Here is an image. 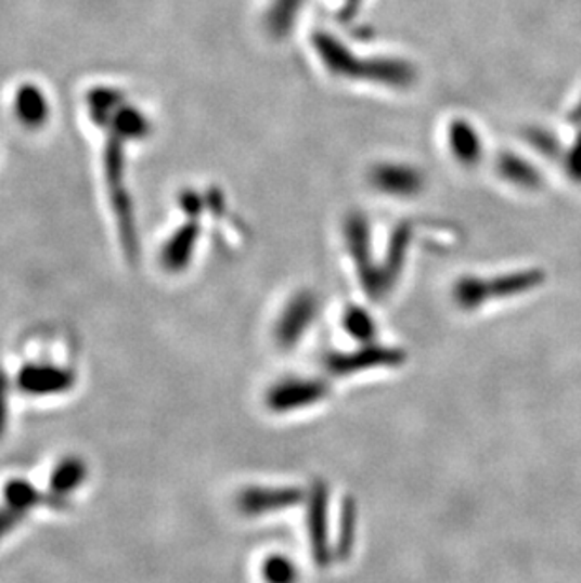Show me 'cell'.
Segmentation results:
<instances>
[{"instance_id":"6","label":"cell","mask_w":581,"mask_h":583,"mask_svg":"<svg viewBox=\"0 0 581 583\" xmlns=\"http://www.w3.org/2000/svg\"><path fill=\"white\" fill-rule=\"evenodd\" d=\"M323 391L320 387L312 386V384H289L287 387L277 389L274 397H272V404L276 409H293V406H300L302 402H312L315 399H320Z\"/></svg>"},{"instance_id":"5","label":"cell","mask_w":581,"mask_h":583,"mask_svg":"<svg viewBox=\"0 0 581 583\" xmlns=\"http://www.w3.org/2000/svg\"><path fill=\"white\" fill-rule=\"evenodd\" d=\"M451 152L463 165H476L480 159L481 142L466 121H455L450 129Z\"/></svg>"},{"instance_id":"11","label":"cell","mask_w":581,"mask_h":583,"mask_svg":"<svg viewBox=\"0 0 581 583\" xmlns=\"http://www.w3.org/2000/svg\"><path fill=\"white\" fill-rule=\"evenodd\" d=\"M193 242H195V233H191V231H185L172 242V246L167 249L168 269L180 270L183 264L188 263L191 249H193Z\"/></svg>"},{"instance_id":"15","label":"cell","mask_w":581,"mask_h":583,"mask_svg":"<svg viewBox=\"0 0 581 583\" xmlns=\"http://www.w3.org/2000/svg\"><path fill=\"white\" fill-rule=\"evenodd\" d=\"M387 355L386 351H376V353H363V355H359V359H363L361 363H359V366H371L376 365V363H387ZM357 363L353 361V359H341V361H335L333 363V366H335V371H351L353 366H356Z\"/></svg>"},{"instance_id":"9","label":"cell","mask_w":581,"mask_h":583,"mask_svg":"<svg viewBox=\"0 0 581 583\" xmlns=\"http://www.w3.org/2000/svg\"><path fill=\"white\" fill-rule=\"evenodd\" d=\"M302 0H276L269 14V29L274 35H285L290 29V23L297 20Z\"/></svg>"},{"instance_id":"1","label":"cell","mask_w":581,"mask_h":583,"mask_svg":"<svg viewBox=\"0 0 581 583\" xmlns=\"http://www.w3.org/2000/svg\"><path fill=\"white\" fill-rule=\"evenodd\" d=\"M313 44H315V50L320 53L321 61L336 76L366 78V80L389 83V86H410L414 80V70L408 63L391 61V59L359 63L357 59H353L356 55H351L338 40L328 37L325 33L315 35Z\"/></svg>"},{"instance_id":"4","label":"cell","mask_w":581,"mask_h":583,"mask_svg":"<svg viewBox=\"0 0 581 583\" xmlns=\"http://www.w3.org/2000/svg\"><path fill=\"white\" fill-rule=\"evenodd\" d=\"M88 472L86 461L76 455H68L65 459L59 461L57 467L53 468L50 476L51 498L63 501L66 496L73 495L74 491L88 480Z\"/></svg>"},{"instance_id":"10","label":"cell","mask_w":581,"mask_h":583,"mask_svg":"<svg viewBox=\"0 0 581 583\" xmlns=\"http://www.w3.org/2000/svg\"><path fill=\"white\" fill-rule=\"evenodd\" d=\"M312 314L313 300L310 297H300L285 315L284 325H282L285 340H295L298 333L302 331V325L306 321H310Z\"/></svg>"},{"instance_id":"7","label":"cell","mask_w":581,"mask_h":583,"mask_svg":"<svg viewBox=\"0 0 581 583\" xmlns=\"http://www.w3.org/2000/svg\"><path fill=\"white\" fill-rule=\"evenodd\" d=\"M42 501V495L37 489L30 485L29 481L12 480L4 485V503H10L20 510L29 514L38 503Z\"/></svg>"},{"instance_id":"12","label":"cell","mask_w":581,"mask_h":583,"mask_svg":"<svg viewBox=\"0 0 581 583\" xmlns=\"http://www.w3.org/2000/svg\"><path fill=\"white\" fill-rule=\"evenodd\" d=\"M25 516H27V511L20 510L10 503H2L0 506V540L4 539L8 532L14 531Z\"/></svg>"},{"instance_id":"8","label":"cell","mask_w":581,"mask_h":583,"mask_svg":"<svg viewBox=\"0 0 581 583\" xmlns=\"http://www.w3.org/2000/svg\"><path fill=\"white\" fill-rule=\"evenodd\" d=\"M297 493L290 491H251L242 498V508L249 511H262L269 506H284V504L295 503Z\"/></svg>"},{"instance_id":"14","label":"cell","mask_w":581,"mask_h":583,"mask_svg":"<svg viewBox=\"0 0 581 583\" xmlns=\"http://www.w3.org/2000/svg\"><path fill=\"white\" fill-rule=\"evenodd\" d=\"M267 578L270 583H290L295 582V569L284 559H274L267 567Z\"/></svg>"},{"instance_id":"2","label":"cell","mask_w":581,"mask_h":583,"mask_svg":"<svg viewBox=\"0 0 581 583\" xmlns=\"http://www.w3.org/2000/svg\"><path fill=\"white\" fill-rule=\"evenodd\" d=\"M76 384V374L70 368L55 365L23 366L17 372L15 386L22 393L30 397H53V394L68 393Z\"/></svg>"},{"instance_id":"13","label":"cell","mask_w":581,"mask_h":583,"mask_svg":"<svg viewBox=\"0 0 581 583\" xmlns=\"http://www.w3.org/2000/svg\"><path fill=\"white\" fill-rule=\"evenodd\" d=\"M10 419V379L7 372L0 368V440L4 438Z\"/></svg>"},{"instance_id":"16","label":"cell","mask_w":581,"mask_h":583,"mask_svg":"<svg viewBox=\"0 0 581 583\" xmlns=\"http://www.w3.org/2000/svg\"><path fill=\"white\" fill-rule=\"evenodd\" d=\"M357 2H359V0H348V4H353V8H356Z\"/></svg>"},{"instance_id":"3","label":"cell","mask_w":581,"mask_h":583,"mask_svg":"<svg viewBox=\"0 0 581 583\" xmlns=\"http://www.w3.org/2000/svg\"><path fill=\"white\" fill-rule=\"evenodd\" d=\"M372 183L395 197H412L422 190L423 178L415 168L402 165H379L372 172Z\"/></svg>"}]
</instances>
